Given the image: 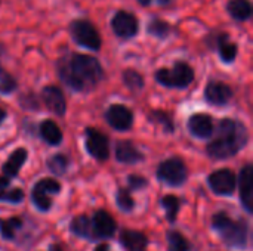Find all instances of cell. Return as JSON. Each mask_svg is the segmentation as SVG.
Wrapping results in <instances>:
<instances>
[{"label":"cell","instance_id":"obj_1","mask_svg":"<svg viewBox=\"0 0 253 251\" xmlns=\"http://www.w3.org/2000/svg\"><path fill=\"white\" fill-rule=\"evenodd\" d=\"M58 72L61 80L77 92L92 90L104 78V70L99 61L83 53L62 56L58 62Z\"/></svg>","mask_w":253,"mask_h":251},{"label":"cell","instance_id":"obj_2","mask_svg":"<svg viewBox=\"0 0 253 251\" xmlns=\"http://www.w3.org/2000/svg\"><path fill=\"white\" fill-rule=\"evenodd\" d=\"M248 139V129L243 123L233 118H224L218 124L216 136L209 143L208 152L212 158L224 160L236 155L246 145Z\"/></svg>","mask_w":253,"mask_h":251},{"label":"cell","instance_id":"obj_3","mask_svg":"<svg viewBox=\"0 0 253 251\" xmlns=\"http://www.w3.org/2000/svg\"><path fill=\"white\" fill-rule=\"evenodd\" d=\"M213 228L222 237L225 244L231 247H245L248 243V223L246 220H233L227 213H216L213 216Z\"/></svg>","mask_w":253,"mask_h":251},{"label":"cell","instance_id":"obj_4","mask_svg":"<svg viewBox=\"0 0 253 251\" xmlns=\"http://www.w3.org/2000/svg\"><path fill=\"white\" fill-rule=\"evenodd\" d=\"M70 34L79 46L86 47L89 50L98 52L102 46L99 31L89 19H73L70 24Z\"/></svg>","mask_w":253,"mask_h":251},{"label":"cell","instance_id":"obj_5","mask_svg":"<svg viewBox=\"0 0 253 251\" xmlns=\"http://www.w3.org/2000/svg\"><path fill=\"white\" fill-rule=\"evenodd\" d=\"M156 80L166 87H188L194 80V70L187 62H176L173 68H162L156 71Z\"/></svg>","mask_w":253,"mask_h":251},{"label":"cell","instance_id":"obj_6","mask_svg":"<svg viewBox=\"0 0 253 251\" xmlns=\"http://www.w3.org/2000/svg\"><path fill=\"white\" fill-rule=\"evenodd\" d=\"M157 178L168 185L179 186L187 179V167L181 158H169L163 161L157 169Z\"/></svg>","mask_w":253,"mask_h":251},{"label":"cell","instance_id":"obj_7","mask_svg":"<svg viewBox=\"0 0 253 251\" xmlns=\"http://www.w3.org/2000/svg\"><path fill=\"white\" fill-rule=\"evenodd\" d=\"M111 28L120 38H133L139 31V21L127 10H117L111 18Z\"/></svg>","mask_w":253,"mask_h":251},{"label":"cell","instance_id":"obj_8","mask_svg":"<svg viewBox=\"0 0 253 251\" xmlns=\"http://www.w3.org/2000/svg\"><path fill=\"white\" fill-rule=\"evenodd\" d=\"M59 189H61V185L55 179L44 178L40 182H37L33 188V195H31L37 209H40L42 212L49 210L52 206L50 194H58Z\"/></svg>","mask_w":253,"mask_h":251},{"label":"cell","instance_id":"obj_9","mask_svg":"<svg viewBox=\"0 0 253 251\" xmlns=\"http://www.w3.org/2000/svg\"><path fill=\"white\" fill-rule=\"evenodd\" d=\"M86 149L95 160H107L110 155L108 138L96 129H86Z\"/></svg>","mask_w":253,"mask_h":251},{"label":"cell","instance_id":"obj_10","mask_svg":"<svg viewBox=\"0 0 253 251\" xmlns=\"http://www.w3.org/2000/svg\"><path fill=\"white\" fill-rule=\"evenodd\" d=\"M107 121L116 130H127L133 123L132 111L120 104L111 105L107 111Z\"/></svg>","mask_w":253,"mask_h":251},{"label":"cell","instance_id":"obj_11","mask_svg":"<svg viewBox=\"0 0 253 251\" xmlns=\"http://www.w3.org/2000/svg\"><path fill=\"white\" fill-rule=\"evenodd\" d=\"M209 185L215 194L231 195L236 188V176L233 172H230L227 169L218 170L209 176Z\"/></svg>","mask_w":253,"mask_h":251},{"label":"cell","instance_id":"obj_12","mask_svg":"<svg viewBox=\"0 0 253 251\" xmlns=\"http://www.w3.org/2000/svg\"><path fill=\"white\" fill-rule=\"evenodd\" d=\"M42 98H43V102L44 105L47 107L49 111H52L53 114L56 115H64L65 114V98H64V93L59 87L56 86H46L43 90H42Z\"/></svg>","mask_w":253,"mask_h":251},{"label":"cell","instance_id":"obj_13","mask_svg":"<svg viewBox=\"0 0 253 251\" xmlns=\"http://www.w3.org/2000/svg\"><path fill=\"white\" fill-rule=\"evenodd\" d=\"M90 222L95 238H108L116 232V220L104 210L96 212Z\"/></svg>","mask_w":253,"mask_h":251},{"label":"cell","instance_id":"obj_14","mask_svg":"<svg viewBox=\"0 0 253 251\" xmlns=\"http://www.w3.org/2000/svg\"><path fill=\"white\" fill-rule=\"evenodd\" d=\"M205 96L212 105H225L233 98V90L222 81H211L205 90Z\"/></svg>","mask_w":253,"mask_h":251},{"label":"cell","instance_id":"obj_15","mask_svg":"<svg viewBox=\"0 0 253 251\" xmlns=\"http://www.w3.org/2000/svg\"><path fill=\"white\" fill-rule=\"evenodd\" d=\"M240 200L245 209L252 213L253 210V167L245 166L240 173Z\"/></svg>","mask_w":253,"mask_h":251},{"label":"cell","instance_id":"obj_16","mask_svg":"<svg viewBox=\"0 0 253 251\" xmlns=\"http://www.w3.org/2000/svg\"><path fill=\"white\" fill-rule=\"evenodd\" d=\"M188 130L191 135L206 139L213 133V121L212 117L208 114H196L188 120Z\"/></svg>","mask_w":253,"mask_h":251},{"label":"cell","instance_id":"obj_17","mask_svg":"<svg viewBox=\"0 0 253 251\" xmlns=\"http://www.w3.org/2000/svg\"><path fill=\"white\" fill-rule=\"evenodd\" d=\"M215 49L219 52V56L224 62L230 64L237 56V44L230 41V37L224 33L215 34Z\"/></svg>","mask_w":253,"mask_h":251},{"label":"cell","instance_id":"obj_18","mask_svg":"<svg viewBox=\"0 0 253 251\" xmlns=\"http://www.w3.org/2000/svg\"><path fill=\"white\" fill-rule=\"evenodd\" d=\"M120 241L127 251H145L148 240L142 232L126 229L120 235Z\"/></svg>","mask_w":253,"mask_h":251},{"label":"cell","instance_id":"obj_19","mask_svg":"<svg viewBox=\"0 0 253 251\" xmlns=\"http://www.w3.org/2000/svg\"><path fill=\"white\" fill-rule=\"evenodd\" d=\"M116 157L119 161L126 163V164H133V163H138L144 158V155L136 149V146L129 141H123V142L117 143Z\"/></svg>","mask_w":253,"mask_h":251},{"label":"cell","instance_id":"obj_20","mask_svg":"<svg viewBox=\"0 0 253 251\" xmlns=\"http://www.w3.org/2000/svg\"><path fill=\"white\" fill-rule=\"evenodd\" d=\"M27 160V151L24 148H18L15 149L10 157L7 158V161L3 164V173L6 178H13L19 173L22 164L25 163Z\"/></svg>","mask_w":253,"mask_h":251},{"label":"cell","instance_id":"obj_21","mask_svg":"<svg viewBox=\"0 0 253 251\" xmlns=\"http://www.w3.org/2000/svg\"><path fill=\"white\" fill-rule=\"evenodd\" d=\"M227 10L236 21H248L252 16V4L249 0H230Z\"/></svg>","mask_w":253,"mask_h":251},{"label":"cell","instance_id":"obj_22","mask_svg":"<svg viewBox=\"0 0 253 251\" xmlns=\"http://www.w3.org/2000/svg\"><path fill=\"white\" fill-rule=\"evenodd\" d=\"M40 135L50 145H58L62 141V132L58 127V124L52 120H44L40 124Z\"/></svg>","mask_w":253,"mask_h":251},{"label":"cell","instance_id":"obj_23","mask_svg":"<svg viewBox=\"0 0 253 251\" xmlns=\"http://www.w3.org/2000/svg\"><path fill=\"white\" fill-rule=\"evenodd\" d=\"M24 198V192L19 188H9V178L0 176V201L19 203Z\"/></svg>","mask_w":253,"mask_h":251},{"label":"cell","instance_id":"obj_24","mask_svg":"<svg viewBox=\"0 0 253 251\" xmlns=\"http://www.w3.org/2000/svg\"><path fill=\"white\" fill-rule=\"evenodd\" d=\"M70 228H71V232L79 235V237L95 240L93 231H92V222L87 216H79V217L73 219Z\"/></svg>","mask_w":253,"mask_h":251},{"label":"cell","instance_id":"obj_25","mask_svg":"<svg viewBox=\"0 0 253 251\" xmlns=\"http://www.w3.org/2000/svg\"><path fill=\"white\" fill-rule=\"evenodd\" d=\"M147 31L157 38H166L170 34V25L162 18H153L147 25Z\"/></svg>","mask_w":253,"mask_h":251},{"label":"cell","instance_id":"obj_26","mask_svg":"<svg viewBox=\"0 0 253 251\" xmlns=\"http://www.w3.org/2000/svg\"><path fill=\"white\" fill-rule=\"evenodd\" d=\"M168 243H169V251H190V243L182 234L176 231H170L168 234Z\"/></svg>","mask_w":253,"mask_h":251},{"label":"cell","instance_id":"obj_27","mask_svg":"<svg viewBox=\"0 0 253 251\" xmlns=\"http://www.w3.org/2000/svg\"><path fill=\"white\" fill-rule=\"evenodd\" d=\"M70 164V160L64 154H55L47 160V167L55 175H62L67 172V167Z\"/></svg>","mask_w":253,"mask_h":251},{"label":"cell","instance_id":"obj_28","mask_svg":"<svg viewBox=\"0 0 253 251\" xmlns=\"http://www.w3.org/2000/svg\"><path fill=\"white\" fill-rule=\"evenodd\" d=\"M22 225V220L19 217H12V219H0V234L6 240H12L15 235V231Z\"/></svg>","mask_w":253,"mask_h":251},{"label":"cell","instance_id":"obj_29","mask_svg":"<svg viewBox=\"0 0 253 251\" xmlns=\"http://www.w3.org/2000/svg\"><path fill=\"white\" fill-rule=\"evenodd\" d=\"M123 81H125V84H126L129 89H132V90H139V89L144 87V78H142V75H141L138 71H135V70H126V71L123 72Z\"/></svg>","mask_w":253,"mask_h":251},{"label":"cell","instance_id":"obj_30","mask_svg":"<svg viewBox=\"0 0 253 251\" xmlns=\"http://www.w3.org/2000/svg\"><path fill=\"white\" fill-rule=\"evenodd\" d=\"M162 206L166 210L168 220L169 222H173L176 219V215H178V210H179V200L175 195H166L162 200Z\"/></svg>","mask_w":253,"mask_h":251},{"label":"cell","instance_id":"obj_31","mask_svg":"<svg viewBox=\"0 0 253 251\" xmlns=\"http://www.w3.org/2000/svg\"><path fill=\"white\" fill-rule=\"evenodd\" d=\"M16 89L15 78L0 68V93H10Z\"/></svg>","mask_w":253,"mask_h":251},{"label":"cell","instance_id":"obj_32","mask_svg":"<svg viewBox=\"0 0 253 251\" xmlns=\"http://www.w3.org/2000/svg\"><path fill=\"white\" fill-rule=\"evenodd\" d=\"M117 203H119V207L123 212H130L133 209V206H135L133 198L130 197V194L126 189H120L119 191V194H117Z\"/></svg>","mask_w":253,"mask_h":251},{"label":"cell","instance_id":"obj_33","mask_svg":"<svg viewBox=\"0 0 253 251\" xmlns=\"http://www.w3.org/2000/svg\"><path fill=\"white\" fill-rule=\"evenodd\" d=\"M129 185L133 189H141L147 185V180L141 176H129Z\"/></svg>","mask_w":253,"mask_h":251},{"label":"cell","instance_id":"obj_34","mask_svg":"<svg viewBox=\"0 0 253 251\" xmlns=\"http://www.w3.org/2000/svg\"><path fill=\"white\" fill-rule=\"evenodd\" d=\"M95 251H110V249H108L107 244H101V246H98V247L95 249Z\"/></svg>","mask_w":253,"mask_h":251},{"label":"cell","instance_id":"obj_35","mask_svg":"<svg viewBox=\"0 0 253 251\" xmlns=\"http://www.w3.org/2000/svg\"><path fill=\"white\" fill-rule=\"evenodd\" d=\"M170 1H172V0H157V3H159V4H162V6H169V4H170Z\"/></svg>","mask_w":253,"mask_h":251},{"label":"cell","instance_id":"obj_36","mask_svg":"<svg viewBox=\"0 0 253 251\" xmlns=\"http://www.w3.org/2000/svg\"><path fill=\"white\" fill-rule=\"evenodd\" d=\"M50 251H64V250H62V247H61V246L53 244V246H50Z\"/></svg>","mask_w":253,"mask_h":251},{"label":"cell","instance_id":"obj_37","mask_svg":"<svg viewBox=\"0 0 253 251\" xmlns=\"http://www.w3.org/2000/svg\"><path fill=\"white\" fill-rule=\"evenodd\" d=\"M138 3L141 6H150L151 4V0H138Z\"/></svg>","mask_w":253,"mask_h":251},{"label":"cell","instance_id":"obj_38","mask_svg":"<svg viewBox=\"0 0 253 251\" xmlns=\"http://www.w3.org/2000/svg\"><path fill=\"white\" fill-rule=\"evenodd\" d=\"M4 118H6V111L0 108V123H1V120H4Z\"/></svg>","mask_w":253,"mask_h":251},{"label":"cell","instance_id":"obj_39","mask_svg":"<svg viewBox=\"0 0 253 251\" xmlns=\"http://www.w3.org/2000/svg\"><path fill=\"white\" fill-rule=\"evenodd\" d=\"M1 53H3V47H1V44H0V58H1ZM1 68V67H0Z\"/></svg>","mask_w":253,"mask_h":251}]
</instances>
